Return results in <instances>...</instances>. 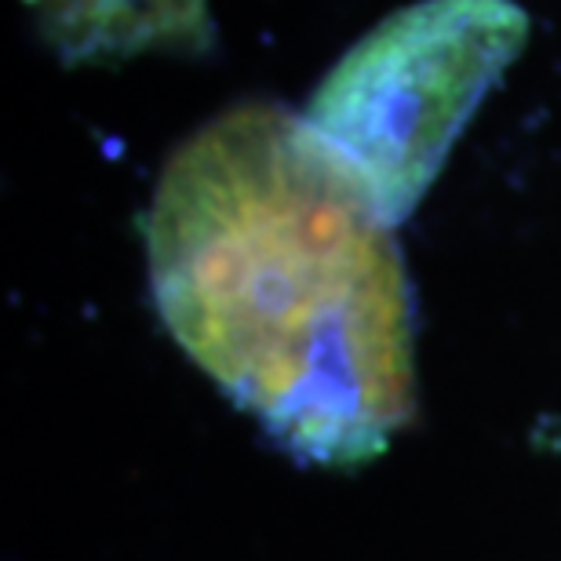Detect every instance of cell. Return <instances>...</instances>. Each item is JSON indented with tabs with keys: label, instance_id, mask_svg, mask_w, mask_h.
Masks as SVG:
<instances>
[{
	"label": "cell",
	"instance_id": "1",
	"mask_svg": "<svg viewBox=\"0 0 561 561\" xmlns=\"http://www.w3.org/2000/svg\"><path fill=\"white\" fill-rule=\"evenodd\" d=\"M146 252L175 343L288 453L368 463L409 423L394 222L307 117L241 103L197 128L157 179Z\"/></svg>",
	"mask_w": 561,
	"mask_h": 561
},
{
	"label": "cell",
	"instance_id": "2",
	"mask_svg": "<svg viewBox=\"0 0 561 561\" xmlns=\"http://www.w3.org/2000/svg\"><path fill=\"white\" fill-rule=\"evenodd\" d=\"M525 41L518 0H412L324 73L307 125L398 227Z\"/></svg>",
	"mask_w": 561,
	"mask_h": 561
}]
</instances>
